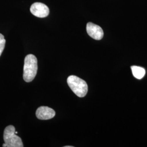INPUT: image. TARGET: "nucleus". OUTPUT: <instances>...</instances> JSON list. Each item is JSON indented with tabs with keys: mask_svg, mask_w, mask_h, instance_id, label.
<instances>
[{
	"mask_svg": "<svg viewBox=\"0 0 147 147\" xmlns=\"http://www.w3.org/2000/svg\"><path fill=\"white\" fill-rule=\"evenodd\" d=\"M38 70V61L36 57L29 54L25 58L23 78L27 82H30L35 78Z\"/></svg>",
	"mask_w": 147,
	"mask_h": 147,
	"instance_id": "nucleus-1",
	"label": "nucleus"
},
{
	"mask_svg": "<svg viewBox=\"0 0 147 147\" xmlns=\"http://www.w3.org/2000/svg\"><path fill=\"white\" fill-rule=\"evenodd\" d=\"M69 87L78 96L83 98L88 92V86L86 82L75 75H70L67 79Z\"/></svg>",
	"mask_w": 147,
	"mask_h": 147,
	"instance_id": "nucleus-2",
	"label": "nucleus"
},
{
	"mask_svg": "<svg viewBox=\"0 0 147 147\" xmlns=\"http://www.w3.org/2000/svg\"><path fill=\"white\" fill-rule=\"evenodd\" d=\"M16 128L13 125L7 126L3 134L5 143L3 147H23L24 144L21 138L16 134Z\"/></svg>",
	"mask_w": 147,
	"mask_h": 147,
	"instance_id": "nucleus-3",
	"label": "nucleus"
},
{
	"mask_svg": "<svg viewBox=\"0 0 147 147\" xmlns=\"http://www.w3.org/2000/svg\"><path fill=\"white\" fill-rule=\"evenodd\" d=\"M30 11L33 16L38 18H45L49 16L50 11L47 5L40 2H36L32 5Z\"/></svg>",
	"mask_w": 147,
	"mask_h": 147,
	"instance_id": "nucleus-4",
	"label": "nucleus"
},
{
	"mask_svg": "<svg viewBox=\"0 0 147 147\" xmlns=\"http://www.w3.org/2000/svg\"><path fill=\"white\" fill-rule=\"evenodd\" d=\"M86 30L89 36L95 40H100L104 37V31L101 27L91 22L87 23Z\"/></svg>",
	"mask_w": 147,
	"mask_h": 147,
	"instance_id": "nucleus-5",
	"label": "nucleus"
},
{
	"mask_svg": "<svg viewBox=\"0 0 147 147\" xmlns=\"http://www.w3.org/2000/svg\"><path fill=\"white\" fill-rule=\"evenodd\" d=\"M36 117L40 120H48L53 118L55 115V111L53 109L47 106H40L36 111Z\"/></svg>",
	"mask_w": 147,
	"mask_h": 147,
	"instance_id": "nucleus-6",
	"label": "nucleus"
},
{
	"mask_svg": "<svg viewBox=\"0 0 147 147\" xmlns=\"http://www.w3.org/2000/svg\"><path fill=\"white\" fill-rule=\"evenodd\" d=\"M131 68L134 76L138 80L142 79L146 74L145 69L141 67L134 65L132 66Z\"/></svg>",
	"mask_w": 147,
	"mask_h": 147,
	"instance_id": "nucleus-7",
	"label": "nucleus"
},
{
	"mask_svg": "<svg viewBox=\"0 0 147 147\" xmlns=\"http://www.w3.org/2000/svg\"><path fill=\"white\" fill-rule=\"evenodd\" d=\"M5 42L6 41L3 35L0 33V56L5 47Z\"/></svg>",
	"mask_w": 147,
	"mask_h": 147,
	"instance_id": "nucleus-8",
	"label": "nucleus"
},
{
	"mask_svg": "<svg viewBox=\"0 0 147 147\" xmlns=\"http://www.w3.org/2000/svg\"><path fill=\"white\" fill-rule=\"evenodd\" d=\"M64 147H73V146H64Z\"/></svg>",
	"mask_w": 147,
	"mask_h": 147,
	"instance_id": "nucleus-9",
	"label": "nucleus"
},
{
	"mask_svg": "<svg viewBox=\"0 0 147 147\" xmlns=\"http://www.w3.org/2000/svg\"><path fill=\"white\" fill-rule=\"evenodd\" d=\"M15 133H16V134H18V132L16 131Z\"/></svg>",
	"mask_w": 147,
	"mask_h": 147,
	"instance_id": "nucleus-10",
	"label": "nucleus"
}]
</instances>
